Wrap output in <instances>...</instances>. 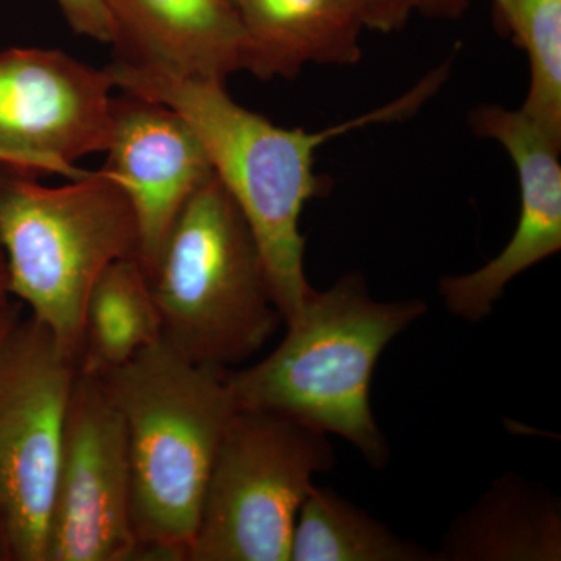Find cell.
<instances>
[{"label":"cell","mask_w":561,"mask_h":561,"mask_svg":"<svg viewBox=\"0 0 561 561\" xmlns=\"http://www.w3.org/2000/svg\"><path fill=\"white\" fill-rule=\"evenodd\" d=\"M106 69L116 90L168 105L201 139L214 175L256 239L284 324L313 291L305 273L300 219L306 205L328 191V181L316 172L317 151L345 133L412 116L448 79V70L438 66L393 102L327 130L308 131L279 127L239 105L220 81L186 79L119 61Z\"/></svg>","instance_id":"cell-1"},{"label":"cell","mask_w":561,"mask_h":561,"mask_svg":"<svg viewBox=\"0 0 561 561\" xmlns=\"http://www.w3.org/2000/svg\"><path fill=\"white\" fill-rule=\"evenodd\" d=\"M427 312L423 300L378 301L360 272L313 290L264 359L227 370L236 408L272 412L353 445L382 470L390 446L371 409L383 351Z\"/></svg>","instance_id":"cell-2"},{"label":"cell","mask_w":561,"mask_h":561,"mask_svg":"<svg viewBox=\"0 0 561 561\" xmlns=\"http://www.w3.org/2000/svg\"><path fill=\"white\" fill-rule=\"evenodd\" d=\"M101 379L127 434L139 561H187L221 438L238 411L227 370L161 337Z\"/></svg>","instance_id":"cell-3"},{"label":"cell","mask_w":561,"mask_h":561,"mask_svg":"<svg viewBox=\"0 0 561 561\" xmlns=\"http://www.w3.org/2000/svg\"><path fill=\"white\" fill-rule=\"evenodd\" d=\"M0 164V247L10 291L79 362L84 306L103 272L138 260V225L105 168L62 186Z\"/></svg>","instance_id":"cell-4"},{"label":"cell","mask_w":561,"mask_h":561,"mask_svg":"<svg viewBox=\"0 0 561 561\" xmlns=\"http://www.w3.org/2000/svg\"><path fill=\"white\" fill-rule=\"evenodd\" d=\"M151 289L162 337L195 364L238 368L284 324L256 239L216 175L173 224Z\"/></svg>","instance_id":"cell-5"},{"label":"cell","mask_w":561,"mask_h":561,"mask_svg":"<svg viewBox=\"0 0 561 561\" xmlns=\"http://www.w3.org/2000/svg\"><path fill=\"white\" fill-rule=\"evenodd\" d=\"M334 465L323 432L238 409L210 470L187 561H290L302 501L316 476Z\"/></svg>","instance_id":"cell-6"},{"label":"cell","mask_w":561,"mask_h":561,"mask_svg":"<svg viewBox=\"0 0 561 561\" xmlns=\"http://www.w3.org/2000/svg\"><path fill=\"white\" fill-rule=\"evenodd\" d=\"M79 362L24 316L0 342V557L47 561L51 507Z\"/></svg>","instance_id":"cell-7"},{"label":"cell","mask_w":561,"mask_h":561,"mask_svg":"<svg viewBox=\"0 0 561 561\" xmlns=\"http://www.w3.org/2000/svg\"><path fill=\"white\" fill-rule=\"evenodd\" d=\"M47 561H139L127 434L101 379L70 393Z\"/></svg>","instance_id":"cell-8"},{"label":"cell","mask_w":561,"mask_h":561,"mask_svg":"<svg viewBox=\"0 0 561 561\" xmlns=\"http://www.w3.org/2000/svg\"><path fill=\"white\" fill-rule=\"evenodd\" d=\"M108 69L61 50H0V153L11 168L83 176L77 162L105 153L113 122Z\"/></svg>","instance_id":"cell-9"},{"label":"cell","mask_w":561,"mask_h":561,"mask_svg":"<svg viewBox=\"0 0 561 561\" xmlns=\"http://www.w3.org/2000/svg\"><path fill=\"white\" fill-rule=\"evenodd\" d=\"M479 138L507 151L519 183V217L504 250L478 271L445 276L438 291L453 316L479 323L491 316L513 279L561 250V140L522 110L479 105L468 114Z\"/></svg>","instance_id":"cell-10"},{"label":"cell","mask_w":561,"mask_h":561,"mask_svg":"<svg viewBox=\"0 0 561 561\" xmlns=\"http://www.w3.org/2000/svg\"><path fill=\"white\" fill-rule=\"evenodd\" d=\"M103 168L130 202L138 225V261L153 276L162 247L192 195L214 179L201 139L176 111L142 95L113 98Z\"/></svg>","instance_id":"cell-11"},{"label":"cell","mask_w":561,"mask_h":561,"mask_svg":"<svg viewBox=\"0 0 561 561\" xmlns=\"http://www.w3.org/2000/svg\"><path fill=\"white\" fill-rule=\"evenodd\" d=\"M114 61L227 83L241 70L232 0H103Z\"/></svg>","instance_id":"cell-12"},{"label":"cell","mask_w":561,"mask_h":561,"mask_svg":"<svg viewBox=\"0 0 561 561\" xmlns=\"http://www.w3.org/2000/svg\"><path fill=\"white\" fill-rule=\"evenodd\" d=\"M241 25V70L294 80L308 65L354 66L365 31L354 0H232Z\"/></svg>","instance_id":"cell-13"},{"label":"cell","mask_w":561,"mask_h":561,"mask_svg":"<svg viewBox=\"0 0 561 561\" xmlns=\"http://www.w3.org/2000/svg\"><path fill=\"white\" fill-rule=\"evenodd\" d=\"M438 561H560L559 497L515 472L491 483L454 519Z\"/></svg>","instance_id":"cell-14"},{"label":"cell","mask_w":561,"mask_h":561,"mask_svg":"<svg viewBox=\"0 0 561 561\" xmlns=\"http://www.w3.org/2000/svg\"><path fill=\"white\" fill-rule=\"evenodd\" d=\"M162 337L151 280L136 257L111 264L84 306L79 371L103 378Z\"/></svg>","instance_id":"cell-15"},{"label":"cell","mask_w":561,"mask_h":561,"mask_svg":"<svg viewBox=\"0 0 561 561\" xmlns=\"http://www.w3.org/2000/svg\"><path fill=\"white\" fill-rule=\"evenodd\" d=\"M290 560L438 561V557L404 540L334 490L313 485L295 522Z\"/></svg>","instance_id":"cell-16"},{"label":"cell","mask_w":561,"mask_h":561,"mask_svg":"<svg viewBox=\"0 0 561 561\" xmlns=\"http://www.w3.org/2000/svg\"><path fill=\"white\" fill-rule=\"evenodd\" d=\"M500 25L529 60V90L519 110L561 140V0H505Z\"/></svg>","instance_id":"cell-17"},{"label":"cell","mask_w":561,"mask_h":561,"mask_svg":"<svg viewBox=\"0 0 561 561\" xmlns=\"http://www.w3.org/2000/svg\"><path fill=\"white\" fill-rule=\"evenodd\" d=\"M70 31L77 35L111 44V24L103 0H55Z\"/></svg>","instance_id":"cell-18"},{"label":"cell","mask_w":561,"mask_h":561,"mask_svg":"<svg viewBox=\"0 0 561 561\" xmlns=\"http://www.w3.org/2000/svg\"><path fill=\"white\" fill-rule=\"evenodd\" d=\"M365 28L381 33L401 31L412 14L420 10L421 0H354Z\"/></svg>","instance_id":"cell-19"},{"label":"cell","mask_w":561,"mask_h":561,"mask_svg":"<svg viewBox=\"0 0 561 561\" xmlns=\"http://www.w3.org/2000/svg\"><path fill=\"white\" fill-rule=\"evenodd\" d=\"M470 0H421L420 13L430 18H443V20H456L468 10ZM494 16L501 22L505 11V0H493Z\"/></svg>","instance_id":"cell-20"},{"label":"cell","mask_w":561,"mask_h":561,"mask_svg":"<svg viewBox=\"0 0 561 561\" xmlns=\"http://www.w3.org/2000/svg\"><path fill=\"white\" fill-rule=\"evenodd\" d=\"M16 301L10 291L9 271H7L5 254L0 247V313L7 311Z\"/></svg>","instance_id":"cell-21"},{"label":"cell","mask_w":561,"mask_h":561,"mask_svg":"<svg viewBox=\"0 0 561 561\" xmlns=\"http://www.w3.org/2000/svg\"><path fill=\"white\" fill-rule=\"evenodd\" d=\"M22 313H24V306L20 301H14L7 311L0 313V342L3 341L11 327L21 319Z\"/></svg>","instance_id":"cell-22"},{"label":"cell","mask_w":561,"mask_h":561,"mask_svg":"<svg viewBox=\"0 0 561 561\" xmlns=\"http://www.w3.org/2000/svg\"><path fill=\"white\" fill-rule=\"evenodd\" d=\"M0 164H5V165H10V162L7 161V158L3 157L2 153H0Z\"/></svg>","instance_id":"cell-23"},{"label":"cell","mask_w":561,"mask_h":561,"mask_svg":"<svg viewBox=\"0 0 561 561\" xmlns=\"http://www.w3.org/2000/svg\"><path fill=\"white\" fill-rule=\"evenodd\" d=\"M0 561H2V557H0Z\"/></svg>","instance_id":"cell-24"}]
</instances>
